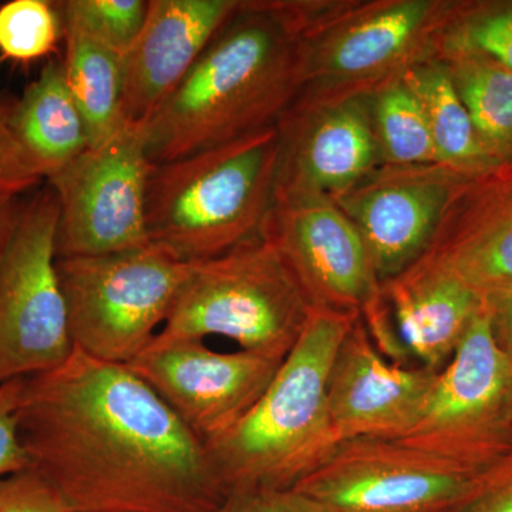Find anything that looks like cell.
Instances as JSON below:
<instances>
[{"mask_svg": "<svg viewBox=\"0 0 512 512\" xmlns=\"http://www.w3.org/2000/svg\"><path fill=\"white\" fill-rule=\"evenodd\" d=\"M18 427L32 468L69 512H218L227 503L207 444L128 365L74 349L25 379Z\"/></svg>", "mask_w": 512, "mask_h": 512, "instance_id": "6da1fadb", "label": "cell"}, {"mask_svg": "<svg viewBox=\"0 0 512 512\" xmlns=\"http://www.w3.org/2000/svg\"><path fill=\"white\" fill-rule=\"evenodd\" d=\"M299 0H244L146 123L161 164L276 126L303 83Z\"/></svg>", "mask_w": 512, "mask_h": 512, "instance_id": "7a4b0ae2", "label": "cell"}, {"mask_svg": "<svg viewBox=\"0 0 512 512\" xmlns=\"http://www.w3.org/2000/svg\"><path fill=\"white\" fill-rule=\"evenodd\" d=\"M359 316L313 308L301 338L244 419L207 443L229 494L288 490L340 443L328 406L330 367Z\"/></svg>", "mask_w": 512, "mask_h": 512, "instance_id": "3957f363", "label": "cell"}, {"mask_svg": "<svg viewBox=\"0 0 512 512\" xmlns=\"http://www.w3.org/2000/svg\"><path fill=\"white\" fill-rule=\"evenodd\" d=\"M276 126L154 164L146 192L148 242L194 264L261 235L275 204Z\"/></svg>", "mask_w": 512, "mask_h": 512, "instance_id": "277c9868", "label": "cell"}, {"mask_svg": "<svg viewBox=\"0 0 512 512\" xmlns=\"http://www.w3.org/2000/svg\"><path fill=\"white\" fill-rule=\"evenodd\" d=\"M451 0H301L303 83L293 104L373 96L437 55Z\"/></svg>", "mask_w": 512, "mask_h": 512, "instance_id": "5b68a950", "label": "cell"}, {"mask_svg": "<svg viewBox=\"0 0 512 512\" xmlns=\"http://www.w3.org/2000/svg\"><path fill=\"white\" fill-rule=\"evenodd\" d=\"M313 311L301 286L262 235L194 262L160 335L222 336L241 350L285 359Z\"/></svg>", "mask_w": 512, "mask_h": 512, "instance_id": "8992f818", "label": "cell"}, {"mask_svg": "<svg viewBox=\"0 0 512 512\" xmlns=\"http://www.w3.org/2000/svg\"><path fill=\"white\" fill-rule=\"evenodd\" d=\"M74 349L128 365L157 336L192 264L156 245L100 256L57 258Z\"/></svg>", "mask_w": 512, "mask_h": 512, "instance_id": "52a82bcc", "label": "cell"}, {"mask_svg": "<svg viewBox=\"0 0 512 512\" xmlns=\"http://www.w3.org/2000/svg\"><path fill=\"white\" fill-rule=\"evenodd\" d=\"M57 222L59 202L46 185L23 202L0 259V386L50 372L72 356L57 274Z\"/></svg>", "mask_w": 512, "mask_h": 512, "instance_id": "ba28073f", "label": "cell"}, {"mask_svg": "<svg viewBox=\"0 0 512 512\" xmlns=\"http://www.w3.org/2000/svg\"><path fill=\"white\" fill-rule=\"evenodd\" d=\"M511 377L512 362L483 306L437 373L412 429L394 441L468 470H491L510 458L505 402Z\"/></svg>", "mask_w": 512, "mask_h": 512, "instance_id": "9c48e42d", "label": "cell"}, {"mask_svg": "<svg viewBox=\"0 0 512 512\" xmlns=\"http://www.w3.org/2000/svg\"><path fill=\"white\" fill-rule=\"evenodd\" d=\"M154 164L146 124H127L50 177L59 202L57 258L136 251L150 245L146 192Z\"/></svg>", "mask_w": 512, "mask_h": 512, "instance_id": "30bf717a", "label": "cell"}, {"mask_svg": "<svg viewBox=\"0 0 512 512\" xmlns=\"http://www.w3.org/2000/svg\"><path fill=\"white\" fill-rule=\"evenodd\" d=\"M491 470H468L394 440L353 439L340 441L295 490L329 512H456Z\"/></svg>", "mask_w": 512, "mask_h": 512, "instance_id": "8fae6325", "label": "cell"}, {"mask_svg": "<svg viewBox=\"0 0 512 512\" xmlns=\"http://www.w3.org/2000/svg\"><path fill=\"white\" fill-rule=\"evenodd\" d=\"M261 235L282 256L312 308L363 320L386 305L362 235L328 195L276 197Z\"/></svg>", "mask_w": 512, "mask_h": 512, "instance_id": "7c38bea8", "label": "cell"}, {"mask_svg": "<svg viewBox=\"0 0 512 512\" xmlns=\"http://www.w3.org/2000/svg\"><path fill=\"white\" fill-rule=\"evenodd\" d=\"M284 360L248 350L214 352L204 339L157 333L128 367L207 444L244 419Z\"/></svg>", "mask_w": 512, "mask_h": 512, "instance_id": "4fadbf2b", "label": "cell"}, {"mask_svg": "<svg viewBox=\"0 0 512 512\" xmlns=\"http://www.w3.org/2000/svg\"><path fill=\"white\" fill-rule=\"evenodd\" d=\"M467 178L437 163L380 164L332 200L362 235L384 282L427 251L448 202Z\"/></svg>", "mask_w": 512, "mask_h": 512, "instance_id": "5bb4252c", "label": "cell"}, {"mask_svg": "<svg viewBox=\"0 0 512 512\" xmlns=\"http://www.w3.org/2000/svg\"><path fill=\"white\" fill-rule=\"evenodd\" d=\"M372 96L292 104L279 134L275 198L315 192L333 198L382 164L370 110Z\"/></svg>", "mask_w": 512, "mask_h": 512, "instance_id": "9a60e30c", "label": "cell"}, {"mask_svg": "<svg viewBox=\"0 0 512 512\" xmlns=\"http://www.w3.org/2000/svg\"><path fill=\"white\" fill-rule=\"evenodd\" d=\"M436 370L387 362L356 319L330 367L328 406L339 441L399 440L412 429Z\"/></svg>", "mask_w": 512, "mask_h": 512, "instance_id": "2e32d148", "label": "cell"}, {"mask_svg": "<svg viewBox=\"0 0 512 512\" xmlns=\"http://www.w3.org/2000/svg\"><path fill=\"white\" fill-rule=\"evenodd\" d=\"M244 0H150L146 23L121 56V110L146 124L183 82Z\"/></svg>", "mask_w": 512, "mask_h": 512, "instance_id": "e0dca14e", "label": "cell"}, {"mask_svg": "<svg viewBox=\"0 0 512 512\" xmlns=\"http://www.w3.org/2000/svg\"><path fill=\"white\" fill-rule=\"evenodd\" d=\"M421 256L457 276L483 302L512 289V163L457 188Z\"/></svg>", "mask_w": 512, "mask_h": 512, "instance_id": "ac0fdd59", "label": "cell"}, {"mask_svg": "<svg viewBox=\"0 0 512 512\" xmlns=\"http://www.w3.org/2000/svg\"><path fill=\"white\" fill-rule=\"evenodd\" d=\"M382 291L407 353L436 372L450 362L484 306L457 276L423 256L382 282Z\"/></svg>", "mask_w": 512, "mask_h": 512, "instance_id": "d6986e66", "label": "cell"}, {"mask_svg": "<svg viewBox=\"0 0 512 512\" xmlns=\"http://www.w3.org/2000/svg\"><path fill=\"white\" fill-rule=\"evenodd\" d=\"M10 128L30 167L42 180H49L90 148L63 62L49 60L39 77L16 97Z\"/></svg>", "mask_w": 512, "mask_h": 512, "instance_id": "ffe728a7", "label": "cell"}, {"mask_svg": "<svg viewBox=\"0 0 512 512\" xmlns=\"http://www.w3.org/2000/svg\"><path fill=\"white\" fill-rule=\"evenodd\" d=\"M403 80L413 90L426 117L437 164L466 177L498 167L481 146L470 114L439 57L416 64Z\"/></svg>", "mask_w": 512, "mask_h": 512, "instance_id": "44dd1931", "label": "cell"}, {"mask_svg": "<svg viewBox=\"0 0 512 512\" xmlns=\"http://www.w3.org/2000/svg\"><path fill=\"white\" fill-rule=\"evenodd\" d=\"M63 29L67 86L90 147H99L127 126L121 110V55L77 30Z\"/></svg>", "mask_w": 512, "mask_h": 512, "instance_id": "7402d4cb", "label": "cell"}, {"mask_svg": "<svg viewBox=\"0 0 512 512\" xmlns=\"http://www.w3.org/2000/svg\"><path fill=\"white\" fill-rule=\"evenodd\" d=\"M437 57L446 64L487 156L497 165L512 163V70L478 53Z\"/></svg>", "mask_w": 512, "mask_h": 512, "instance_id": "603a6c76", "label": "cell"}, {"mask_svg": "<svg viewBox=\"0 0 512 512\" xmlns=\"http://www.w3.org/2000/svg\"><path fill=\"white\" fill-rule=\"evenodd\" d=\"M370 110L382 164L437 163L426 117L403 77L373 94Z\"/></svg>", "mask_w": 512, "mask_h": 512, "instance_id": "cb8c5ba5", "label": "cell"}, {"mask_svg": "<svg viewBox=\"0 0 512 512\" xmlns=\"http://www.w3.org/2000/svg\"><path fill=\"white\" fill-rule=\"evenodd\" d=\"M478 53L512 70V0H451L437 39V56Z\"/></svg>", "mask_w": 512, "mask_h": 512, "instance_id": "d4e9b609", "label": "cell"}, {"mask_svg": "<svg viewBox=\"0 0 512 512\" xmlns=\"http://www.w3.org/2000/svg\"><path fill=\"white\" fill-rule=\"evenodd\" d=\"M56 3L10 0L0 6V62L32 64L47 59L63 40Z\"/></svg>", "mask_w": 512, "mask_h": 512, "instance_id": "484cf974", "label": "cell"}, {"mask_svg": "<svg viewBox=\"0 0 512 512\" xmlns=\"http://www.w3.org/2000/svg\"><path fill=\"white\" fill-rule=\"evenodd\" d=\"M63 28L77 30L123 56L146 23L150 0L56 2Z\"/></svg>", "mask_w": 512, "mask_h": 512, "instance_id": "4316f807", "label": "cell"}, {"mask_svg": "<svg viewBox=\"0 0 512 512\" xmlns=\"http://www.w3.org/2000/svg\"><path fill=\"white\" fill-rule=\"evenodd\" d=\"M0 512H69L55 488L35 468L0 478Z\"/></svg>", "mask_w": 512, "mask_h": 512, "instance_id": "83f0119b", "label": "cell"}, {"mask_svg": "<svg viewBox=\"0 0 512 512\" xmlns=\"http://www.w3.org/2000/svg\"><path fill=\"white\" fill-rule=\"evenodd\" d=\"M15 101L13 94L0 92V191L20 197L43 180L30 167L10 128Z\"/></svg>", "mask_w": 512, "mask_h": 512, "instance_id": "f1b7e54d", "label": "cell"}, {"mask_svg": "<svg viewBox=\"0 0 512 512\" xmlns=\"http://www.w3.org/2000/svg\"><path fill=\"white\" fill-rule=\"evenodd\" d=\"M25 379L0 386V478L32 468L20 441L18 409Z\"/></svg>", "mask_w": 512, "mask_h": 512, "instance_id": "f546056e", "label": "cell"}, {"mask_svg": "<svg viewBox=\"0 0 512 512\" xmlns=\"http://www.w3.org/2000/svg\"><path fill=\"white\" fill-rule=\"evenodd\" d=\"M220 512H329L309 495L288 490H254L229 494Z\"/></svg>", "mask_w": 512, "mask_h": 512, "instance_id": "4dcf8cb0", "label": "cell"}, {"mask_svg": "<svg viewBox=\"0 0 512 512\" xmlns=\"http://www.w3.org/2000/svg\"><path fill=\"white\" fill-rule=\"evenodd\" d=\"M456 512H512V456L494 467Z\"/></svg>", "mask_w": 512, "mask_h": 512, "instance_id": "1f68e13d", "label": "cell"}, {"mask_svg": "<svg viewBox=\"0 0 512 512\" xmlns=\"http://www.w3.org/2000/svg\"><path fill=\"white\" fill-rule=\"evenodd\" d=\"M491 329L501 350L512 362V289L484 302Z\"/></svg>", "mask_w": 512, "mask_h": 512, "instance_id": "d6a6232c", "label": "cell"}, {"mask_svg": "<svg viewBox=\"0 0 512 512\" xmlns=\"http://www.w3.org/2000/svg\"><path fill=\"white\" fill-rule=\"evenodd\" d=\"M23 201L18 195L0 191V259L18 227Z\"/></svg>", "mask_w": 512, "mask_h": 512, "instance_id": "836d02e7", "label": "cell"}, {"mask_svg": "<svg viewBox=\"0 0 512 512\" xmlns=\"http://www.w3.org/2000/svg\"><path fill=\"white\" fill-rule=\"evenodd\" d=\"M505 430L512 447V377L508 387L507 402H505Z\"/></svg>", "mask_w": 512, "mask_h": 512, "instance_id": "e575fe53", "label": "cell"}, {"mask_svg": "<svg viewBox=\"0 0 512 512\" xmlns=\"http://www.w3.org/2000/svg\"><path fill=\"white\" fill-rule=\"evenodd\" d=\"M218 512H220V511H218Z\"/></svg>", "mask_w": 512, "mask_h": 512, "instance_id": "d590c367", "label": "cell"}]
</instances>
